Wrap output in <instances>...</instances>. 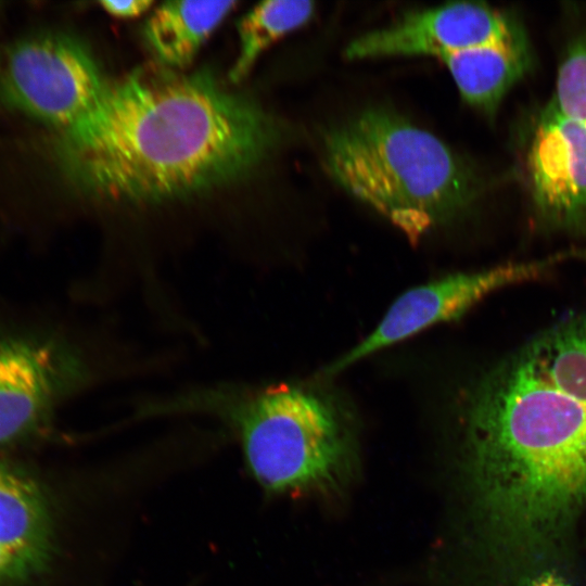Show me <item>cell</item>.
I'll list each match as a JSON object with an SVG mask.
<instances>
[{
	"label": "cell",
	"instance_id": "cell-1",
	"mask_svg": "<svg viewBox=\"0 0 586 586\" xmlns=\"http://www.w3.org/2000/svg\"><path fill=\"white\" fill-rule=\"evenodd\" d=\"M458 426L473 546L491 571L525 585L552 570L586 511V310L482 373Z\"/></svg>",
	"mask_w": 586,
	"mask_h": 586
},
{
	"label": "cell",
	"instance_id": "cell-2",
	"mask_svg": "<svg viewBox=\"0 0 586 586\" xmlns=\"http://www.w3.org/2000/svg\"><path fill=\"white\" fill-rule=\"evenodd\" d=\"M279 128L206 71L135 69L109 80L91 113L56 138L69 179L110 202L179 200L237 181L272 152Z\"/></svg>",
	"mask_w": 586,
	"mask_h": 586
},
{
	"label": "cell",
	"instance_id": "cell-3",
	"mask_svg": "<svg viewBox=\"0 0 586 586\" xmlns=\"http://www.w3.org/2000/svg\"><path fill=\"white\" fill-rule=\"evenodd\" d=\"M323 165L331 178L412 243L450 222L472 203L470 166L440 138L381 107L329 129Z\"/></svg>",
	"mask_w": 586,
	"mask_h": 586
},
{
	"label": "cell",
	"instance_id": "cell-4",
	"mask_svg": "<svg viewBox=\"0 0 586 586\" xmlns=\"http://www.w3.org/2000/svg\"><path fill=\"white\" fill-rule=\"evenodd\" d=\"M174 408L214 412L237 431L247 467L275 494L342 492L358 468L354 416L322 386L277 383L256 390H212Z\"/></svg>",
	"mask_w": 586,
	"mask_h": 586
},
{
	"label": "cell",
	"instance_id": "cell-5",
	"mask_svg": "<svg viewBox=\"0 0 586 586\" xmlns=\"http://www.w3.org/2000/svg\"><path fill=\"white\" fill-rule=\"evenodd\" d=\"M107 81L79 40L40 33L10 49L0 75V97L61 138L91 113Z\"/></svg>",
	"mask_w": 586,
	"mask_h": 586
},
{
	"label": "cell",
	"instance_id": "cell-6",
	"mask_svg": "<svg viewBox=\"0 0 586 586\" xmlns=\"http://www.w3.org/2000/svg\"><path fill=\"white\" fill-rule=\"evenodd\" d=\"M87 362L64 337L0 330V447L50 424L56 408L87 381Z\"/></svg>",
	"mask_w": 586,
	"mask_h": 586
},
{
	"label": "cell",
	"instance_id": "cell-7",
	"mask_svg": "<svg viewBox=\"0 0 586 586\" xmlns=\"http://www.w3.org/2000/svg\"><path fill=\"white\" fill-rule=\"evenodd\" d=\"M564 258L558 255L540 262L511 263L479 271L458 272L412 288L392 304L365 340L330 364L321 374L334 375L429 327L455 320L492 292L539 277Z\"/></svg>",
	"mask_w": 586,
	"mask_h": 586
},
{
	"label": "cell",
	"instance_id": "cell-8",
	"mask_svg": "<svg viewBox=\"0 0 586 586\" xmlns=\"http://www.w3.org/2000/svg\"><path fill=\"white\" fill-rule=\"evenodd\" d=\"M525 39L515 20L481 2H451L410 11L394 23L354 39L349 60L434 55L482 44Z\"/></svg>",
	"mask_w": 586,
	"mask_h": 586
},
{
	"label": "cell",
	"instance_id": "cell-9",
	"mask_svg": "<svg viewBox=\"0 0 586 586\" xmlns=\"http://www.w3.org/2000/svg\"><path fill=\"white\" fill-rule=\"evenodd\" d=\"M534 205L551 226H586V128L551 102L540 114L526 154Z\"/></svg>",
	"mask_w": 586,
	"mask_h": 586
},
{
	"label": "cell",
	"instance_id": "cell-10",
	"mask_svg": "<svg viewBox=\"0 0 586 586\" xmlns=\"http://www.w3.org/2000/svg\"><path fill=\"white\" fill-rule=\"evenodd\" d=\"M237 5V1L164 2L144 23L145 42L163 67L181 71Z\"/></svg>",
	"mask_w": 586,
	"mask_h": 586
},
{
	"label": "cell",
	"instance_id": "cell-11",
	"mask_svg": "<svg viewBox=\"0 0 586 586\" xmlns=\"http://www.w3.org/2000/svg\"><path fill=\"white\" fill-rule=\"evenodd\" d=\"M0 545L43 570L52 549L49 505L38 484L0 463Z\"/></svg>",
	"mask_w": 586,
	"mask_h": 586
},
{
	"label": "cell",
	"instance_id": "cell-12",
	"mask_svg": "<svg viewBox=\"0 0 586 586\" xmlns=\"http://www.w3.org/2000/svg\"><path fill=\"white\" fill-rule=\"evenodd\" d=\"M462 99L493 112L528 63L525 39L472 47L440 56Z\"/></svg>",
	"mask_w": 586,
	"mask_h": 586
},
{
	"label": "cell",
	"instance_id": "cell-13",
	"mask_svg": "<svg viewBox=\"0 0 586 586\" xmlns=\"http://www.w3.org/2000/svg\"><path fill=\"white\" fill-rule=\"evenodd\" d=\"M311 1H264L251 9L239 22V52L229 79L242 81L260 54L286 34L306 24L313 16Z\"/></svg>",
	"mask_w": 586,
	"mask_h": 586
},
{
	"label": "cell",
	"instance_id": "cell-14",
	"mask_svg": "<svg viewBox=\"0 0 586 586\" xmlns=\"http://www.w3.org/2000/svg\"><path fill=\"white\" fill-rule=\"evenodd\" d=\"M553 102L564 115L586 128V37L577 40L564 56Z\"/></svg>",
	"mask_w": 586,
	"mask_h": 586
},
{
	"label": "cell",
	"instance_id": "cell-15",
	"mask_svg": "<svg viewBox=\"0 0 586 586\" xmlns=\"http://www.w3.org/2000/svg\"><path fill=\"white\" fill-rule=\"evenodd\" d=\"M42 570L33 562L0 545V586H15L30 579Z\"/></svg>",
	"mask_w": 586,
	"mask_h": 586
},
{
	"label": "cell",
	"instance_id": "cell-16",
	"mask_svg": "<svg viewBox=\"0 0 586 586\" xmlns=\"http://www.w3.org/2000/svg\"><path fill=\"white\" fill-rule=\"evenodd\" d=\"M99 4L111 16L118 18H132L148 12L154 2L150 0H106L101 1Z\"/></svg>",
	"mask_w": 586,
	"mask_h": 586
},
{
	"label": "cell",
	"instance_id": "cell-17",
	"mask_svg": "<svg viewBox=\"0 0 586 586\" xmlns=\"http://www.w3.org/2000/svg\"><path fill=\"white\" fill-rule=\"evenodd\" d=\"M526 586H571L557 571L548 570L535 575Z\"/></svg>",
	"mask_w": 586,
	"mask_h": 586
}]
</instances>
